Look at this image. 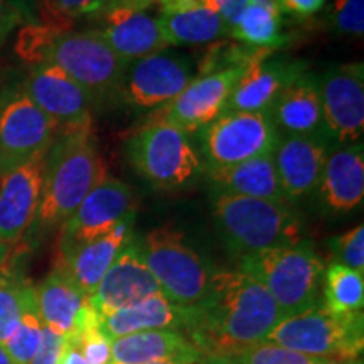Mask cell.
<instances>
[{"mask_svg":"<svg viewBox=\"0 0 364 364\" xmlns=\"http://www.w3.org/2000/svg\"><path fill=\"white\" fill-rule=\"evenodd\" d=\"M196 348L182 331L134 332L110 341L112 364H149Z\"/></svg>","mask_w":364,"mask_h":364,"instance_id":"4316f807","label":"cell"},{"mask_svg":"<svg viewBox=\"0 0 364 364\" xmlns=\"http://www.w3.org/2000/svg\"><path fill=\"white\" fill-rule=\"evenodd\" d=\"M46 154L0 177V245L4 247L19 243L33 226L43 193Z\"/></svg>","mask_w":364,"mask_h":364,"instance_id":"2e32d148","label":"cell"},{"mask_svg":"<svg viewBox=\"0 0 364 364\" xmlns=\"http://www.w3.org/2000/svg\"><path fill=\"white\" fill-rule=\"evenodd\" d=\"M157 294H162L161 287L145 265L139 241L134 236L105 273L90 297V304L100 317H105Z\"/></svg>","mask_w":364,"mask_h":364,"instance_id":"ac0fdd59","label":"cell"},{"mask_svg":"<svg viewBox=\"0 0 364 364\" xmlns=\"http://www.w3.org/2000/svg\"><path fill=\"white\" fill-rule=\"evenodd\" d=\"M327 0H279L282 11H287L294 16L309 17L324 7Z\"/></svg>","mask_w":364,"mask_h":364,"instance_id":"ab89813d","label":"cell"},{"mask_svg":"<svg viewBox=\"0 0 364 364\" xmlns=\"http://www.w3.org/2000/svg\"><path fill=\"white\" fill-rule=\"evenodd\" d=\"M332 252L336 263L364 273V226L359 225L348 233L336 236L332 240Z\"/></svg>","mask_w":364,"mask_h":364,"instance_id":"d590c367","label":"cell"},{"mask_svg":"<svg viewBox=\"0 0 364 364\" xmlns=\"http://www.w3.org/2000/svg\"><path fill=\"white\" fill-rule=\"evenodd\" d=\"M0 268H2V267H0Z\"/></svg>","mask_w":364,"mask_h":364,"instance_id":"c3c4849f","label":"cell"},{"mask_svg":"<svg viewBox=\"0 0 364 364\" xmlns=\"http://www.w3.org/2000/svg\"><path fill=\"white\" fill-rule=\"evenodd\" d=\"M268 115L280 135L317 136L332 142L322 113L317 76L309 73L300 76L282 91Z\"/></svg>","mask_w":364,"mask_h":364,"instance_id":"603a6c76","label":"cell"},{"mask_svg":"<svg viewBox=\"0 0 364 364\" xmlns=\"http://www.w3.org/2000/svg\"><path fill=\"white\" fill-rule=\"evenodd\" d=\"M130 215H134V191L124 181L107 174L61 226L58 253L108 233Z\"/></svg>","mask_w":364,"mask_h":364,"instance_id":"4fadbf2b","label":"cell"},{"mask_svg":"<svg viewBox=\"0 0 364 364\" xmlns=\"http://www.w3.org/2000/svg\"><path fill=\"white\" fill-rule=\"evenodd\" d=\"M282 9L279 0L252 2L241 7L228 22V38L258 49H273L284 46L287 38L282 33Z\"/></svg>","mask_w":364,"mask_h":364,"instance_id":"83f0119b","label":"cell"},{"mask_svg":"<svg viewBox=\"0 0 364 364\" xmlns=\"http://www.w3.org/2000/svg\"><path fill=\"white\" fill-rule=\"evenodd\" d=\"M159 24L169 46L206 44L228 38V26L220 14L208 7L161 12Z\"/></svg>","mask_w":364,"mask_h":364,"instance_id":"f1b7e54d","label":"cell"},{"mask_svg":"<svg viewBox=\"0 0 364 364\" xmlns=\"http://www.w3.org/2000/svg\"><path fill=\"white\" fill-rule=\"evenodd\" d=\"M240 270L265 287L284 318L317 306L326 267L311 245L302 241L243 257Z\"/></svg>","mask_w":364,"mask_h":364,"instance_id":"5b68a950","label":"cell"},{"mask_svg":"<svg viewBox=\"0 0 364 364\" xmlns=\"http://www.w3.org/2000/svg\"><path fill=\"white\" fill-rule=\"evenodd\" d=\"M107 4L108 0H39L38 22L59 31H71L78 17L102 12Z\"/></svg>","mask_w":364,"mask_h":364,"instance_id":"1f68e13d","label":"cell"},{"mask_svg":"<svg viewBox=\"0 0 364 364\" xmlns=\"http://www.w3.org/2000/svg\"><path fill=\"white\" fill-rule=\"evenodd\" d=\"M9 2L22 14L26 24H34V22H38L39 0H9Z\"/></svg>","mask_w":364,"mask_h":364,"instance_id":"b9f144b4","label":"cell"},{"mask_svg":"<svg viewBox=\"0 0 364 364\" xmlns=\"http://www.w3.org/2000/svg\"><path fill=\"white\" fill-rule=\"evenodd\" d=\"M105 176L91 127L58 134L46 154L43 193L31 228L41 235L61 228Z\"/></svg>","mask_w":364,"mask_h":364,"instance_id":"3957f363","label":"cell"},{"mask_svg":"<svg viewBox=\"0 0 364 364\" xmlns=\"http://www.w3.org/2000/svg\"><path fill=\"white\" fill-rule=\"evenodd\" d=\"M58 129L21 88L0 95V177L48 152Z\"/></svg>","mask_w":364,"mask_h":364,"instance_id":"30bf717a","label":"cell"},{"mask_svg":"<svg viewBox=\"0 0 364 364\" xmlns=\"http://www.w3.org/2000/svg\"><path fill=\"white\" fill-rule=\"evenodd\" d=\"M44 322L41 318L38 309V299H36V287L27 284L24 292V302H22L21 321L11 338L4 344L9 356L12 358L14 364H29L31 359L38 353L41 341H43Z\"/></svg>","mask_w":364,"mask_h":364,"instance_id":"4dcf8cb0","label":"cell"},{"mask_svg":"<svg viewBox=\"0 0 364 364\" xmlns=\"http://www.w3.org/2000/svg\"><path fill=\"white\" fill-rule=\"evenodd\" d=\"M58 364H88L78 344L73 339H65V346H63L61 356H59Z\"/></svg>","mask_w":364,"mask_h":364,"instance_id":"60d3db41","label":"cell"},{"mask_svg":"<svg viewBox=\"0 0 364 364\" xmlns=\"http://www.w3.org/2000/svg\"><path fill=\"white\" fill-rule=\"evenodd\" d=\"M26 24L22 14L9 0H0V44L6 41L16 27Z\"/></svg>","mask_w":364,"mask_h":364,"instance_id":"74e56055","label":"cell"},{"mask_svg":"<svg viewBox=\"0 0 364 364\" xmlns=\"http://www.w3.org/2000/svg\"><path fill=\"white\" fill-rule=\"evenodd\" d=\"M317 78L331 140L341 145L359 142L364 134V65L348 63Z\"/></svg>","mask_w":364,"mask_h":364,"instance_id":"5bb4252c","label":"cell"},{"mask_svg":"<svg viewBox=\"0 0 364 364\" xmlns=\"http://www.w3.org/2000/svg\"><path fill=\"white\" fill-rule=\"evenodd\" d=\"M198 364H236V363L231 358L213 356V354H204V356L198 361Z\"/></svg>","mask_w":364,"mask_h":364,"instance_id":"f6af8a7d","label":"cell"},{"mask_svg":"<svg viewBox=\"0 0 364 364\" xmlns=\"http://www.w3.org/2000/svg\"><path fill=\"white\" fill-rule=\"evenodd\" d=\"M245 68L196 76L177 97L164 107L159 118L186 134L203 130L225 112L228 98Z\"/></svg>","mask_w":364,"mask_h":364,"instance_id":"9a60e30c","label":"cell"},{"mask_svg":"<svg viewBox=\"0 0 364 364\" xmlns=\"http://www.w3.org/2000/svg\"><path fill=\"white\" fill-rule=\"evenodd\" d=\"M203 171L206 172L215 194H231L289 203L284 189H282L272 154L235 164V166L213 167V169Z\"/></svg>","mask_w":364,"mask_h":364,"instance_id":"cb8c5ba5","label":"cell"},{"mask_svg":"<svg viewBox=\"0 0 364 364\" xmlns=\"http://www.w3.org/2000/svg\"><path fill=\"white\" fill-rule=\"evenodd\" d=\"M6 250H7V247H4V245H0V267H2L4 258H6Z\"/></svg>","mask_w":364,"mask_h":364,"instance_id":"7dc6e473","label":"cell"},{"mask_svg":"<svg viewBox=\"0 0 364 364\" xmlns=\"http://www.w3.org/2000/svg\"><path fill=\"white\" fill-rule=\"evenodd\" d=\"M118 58L129 63L171 48L157 17L145 11L108 7L103 11V27L97 29Z\"/></svg>","mask_w":364,"mask_h":364,"instance_id":"44dd1931","label":"cell"},{"mask_svg":"<svg viewBox=\"0 0 364 364\" xmlns=\"http://www.w3.org/2000/svg\"><path fill=\"white\" fill-rule=\"evenodd\" d=\"M161 0H108L107 7H127L134 9V11H145L150 6H156ZM103 9V11H105Z\"/></svg>","mask_w":364,"mask_h":364,"instance_id":"ee69618b","label":"cell"},{"mask_svg":"<svg viewBox=\"0 0 364 364\" xmlns=\"http://www.w3.org/2000/svg\"><path fill=\"white\" fill-rule=\"evenodd\" d=\"M252 2H272V0H204V6L220 14L228 26V22L233 19V16L241 7Z\"/></svg>","mask_w":364,"mask_h":364,"instance_id":"f35d334b","label":"cell"},{"mask_svg":"<svg viewBox=\"0 0 364 364\" xmlns=\"http://www.w3.org/2000/svg\"><path fill=\"white\" fill-rule=\"evenodd\" d=\"M329 21L336 33L361 38L364 34V0H332Z\"/></svg>","mask_w":364,"mask_h":364,"instance_id":"e575fe53","label":"cell"},{"mask_svg":"<svg viewBox=\"0 0 364 364\" xmlns=\"http://www.w3.org/2000/svg\"><path fill=\"white\" fill-rule=\"evenodd\" d=\"M307 73V65L300 59L270 56L257 59L245 68L236 81L225 112H270L282 91Z\"/></svg>","mask_w":364,"mask_h":364,"instance_id":"e0dca14e","label":"cell"},{"mask_svg":"<svg viewBox=\"0 0 364 364\" xmlns=\"http://www.w3.org/2000/svg\"><path fill=\"white\" fill-rule=\"evenodd\" d=\"M324 309L336 314L363 312L364 273L341 263H332L324 270Z\"/></svg>","mask_w":364,"mask_h":364,"instance_id":"f546056e","label":"cell"},{"mask_svg":"<svg viewBox=\"0 0 364 364\" xmlns=\"http://www.w3.org/2000/svg\"><path fill=\"white\" fill-rule=\"evenodd\" d=\"M236 364H322L324 359L312 358L307 354L295 353L292 349L282 348L268 341L258 343L245 349L238 356L231 358Z\"/></svg>","mask_w":364,"mask_h":364,"instance_id":"836d02e7","label":"cell"},{"mask_svg":"<svg viewBox=\"0 0 364 364\" xmlns=\"http://www.w3.org/2000/svg\"><path fill=\"white\" fill-rule=\"evenodd\" d=\"M0 364H14L12 358L9 356V353L6 351V348H4L2 344H0Z\"/></svg>","mask_w":364,"mask_h":364,"instance_id":"bcb514c9","label":"cell"},{"mask_svg":"<svg viewBox=\"0 0 364 364\" xmlns=\"http://www.w3.org/2000/svg\"><path fill=\"white\" fill-rule=\"evenodd\" d=\"M282 312L260 282L241 270L215 272L201 304L189 309L186 336L203 354L235 358L263 343Z\"/></svg>","mask_w":364,"mask_h":364,"instance_id":"6da1fadb","label":"cell"},{"mask_svg":"<svg viewBox=\"0 0 364 364\" xmlns=\"http://www.w3.org/2000/svg\"><path fill=\"white\" fill-rule=\"evenodd\" d=\"M63 346H65V338L44 326L43 341H41L38 353L31 359L29 364H58Z\"/></svg>","mask_w":364,"mask_h":364,"instance_id":"8d00e7d4","label":"cell"},{"mask_svg":"<svg viewBox=\"0 0 364 364\" xmlns=\"http://www.w3.org/2000/svg\"><path fill=\"white\" fill-rule=\"evenodd\" d=\"M16 53L26 63H49L66 73L97 100L115 95L127 63L112 51L98 31H59L41 22L24 24Z\"/></svg>","mask_w":364,"mask_h":364,"instance_id":"7a4b0ae2","label":"cell"},{"mask_svg":"<svg viewBox=\"0 0 364 364\" xmlns=\"http://www.w3.org/2000/svg\"><path fill=\"white\" fill-rule=\"evenodd\" d=\"M332 150L334 144L317 136L280 135L272 156L289 203L317 189L324 164Z\"/></svg>","mask_w":364,"mask_h":364,"instance_id":"d6986e66","label":"cell"},{"mask_svg":"<svg viewBox=\"0 0 364 364\" xmlns=\"http://www.w3.org/2000/svg\"><path fill=\"white\" fill-rule=\"evenodd\" d=\"M136 241L145 265L157 280L164 297L186 309L203 302L215 272L181 231L161 226Z\"/></svg>","mask_w":364,"mask_h":364,"instance_id":"ba28073f","label":"cell"},{"mask_svg":"<svg viewBox=\"0 0 364 364\" xmlns=\"http://www.w3.org/2000/svg\"><path fill=\"white\" fill-rule=\"evenodd\" d=\"M19 88L51 118L58 134L91 127L97 100L58 66L34 65Z\"/></svg>","mask_w":364,"mask_h":364,"instance_id":"7c38bea8","label":"cell"},{"mask_svg":"<svg viewBox=\"0 0 364 364\" xmlns=\"http://www.w3.org/2000/svg\"><path fill=\"white\" fill-rule=\"evenodd\" d=\"M125 156L136 174L157 189L186 188L204 169L189 135L161 118L127 140Z\"/></svg>","mask_w":364,"mask_h":364,"instance_id":"52a82bcc","label":"cell"},{"mask_svg":"<svg viewBox=\"0 0 364 364\" xmlns=\"http://www.w3.org/2000/svg\"><path fill=\"white\" fill-rule=\"evenodd\" d=\"M203 356L204 354L199 351L198 348H193V349H189V351L179 353V354H176V356L161 359V361H154L149 364H198V361Z\"/></svg>","mask_w":364,"mask_h":364,"instance_id":"7bdbcfd3","label":"cell"},{"mask_svg":"<svg viewBox=\"0 0 364 364\" xmlns=\"http://www.w3.org/2000/svg\"><path fill=\"white\" fill-rule=\"evenodd\" d=\"M196 78L189 58L161 51L129 63L117 93L135 110L166 107Z\"/></svg>","mask_w":364,"mask_h":364,"instance_id":"8fae6325","label":"cell"},{"mask_svg":"<svg viewBox=\"0 0 364 364\" xmlns=\"http://www.w3.org/2000/svg\"><path fill=\"white\" fill-rule=\"evenodd\" d=\"M213 215L226 247L240 258L304 241V223L289 203L215 194Z\"/></svg>","mask_w":364,"mask_h":364,"instance_id":"277c9868","label":"cell"},{"mask_svg":"<svg viewBox=\"0 0 364 364\" xmlns=\"http://www.w3.org/2000/svg\"><path fill=\"white\" fill-rule=\"evenodd\" d=\"M36 299L44 326L65 339L76 334L90 307V297L56 267L36 287Z\"/></svg>","mask_w":364,"mask_h":364,"instance_id":"484cf974","label":"cell"},{"mask_svg":"<svg viewBox=\"0 0 364 364\" xmlns=\"http://www.w3.org/2000/svg\"><path fill=\"white\" fill-rule=\"evenodd\" d=\"M132 238H134V215L127 216L108 233L86 241L70 252L58 253L56 268L65 273L86 297H91L105 273Z\"/></svg>","mask_w":364,"mask_h":364,"instance_id":"ffe728a7","label":"cell"},{"mask_svg":"<svg viewBox=\"0 0 364 364\" xmlns=\"http://www.w3.org/2000/svg\"><path fill=\"white\" fill-rule=\"evenodd\" d=\"M26 282L0 268V344H6L21 321Z\"/></svg>","mask_w":364,"mask_h":364,"instance_id":"d6a6232c","label":"cell"},{"mask_svg":"<svg viewBox=\"0 0 364 364\" xmlns=\"http://www.w3.org/2000/svg\"><path fill=\"white\" fill-rule=\"evenodd\" d=\"M318 201L331 215H348L364 199V145L334 149L327 157L317 184Z\"/></svg>","mask_w":364,"mask_h":364,"instance_id":"7402d4cb","label":"cell"},{"mask_svg":"<svg viewBox=\"0 0 364 364\" xmlns=\"http://www.w3.org/2000/svg\"><path fill=\"white\" fill-rule=\"evenodd\" d=\"M265 341L312 358L356 363L364 348L363 312L336 314L316 306L280 318Z\"/></svg>","mask_w":364,"mask_h":364,"instance_id":"8992f818","label":"cell"},{"mask_svg":"<svg viewBox=\"0 0 364 364\" xmlns=\"http://www.w3.org/2000/svg\"><path fill=\"white\" fill-rule=\"evenodd\" d=\"M189 322V309L177 306L162 294L152 295L134 306L124 307L108 316L100 317V327L108 339L144 331L186 329Z\"/></svg>","mask_w":364,"mask_h":364,"instance_id":"d4e9b609","label":"cell"},{"mask_svg":"<svg viewBox=\"0 0 364 364\" xmlns=\"http://www.w3.org/2000/svg\"><path fill=\"white\" fill-rule=\"evenodd\" d=\"M201 134L204 169L228 167L273 154L280 134L268 113L223 112Z\"/></svg>","mask_w":364,"mask_h":364,"instance_id":"9c48e42d","label":"cell"}]
</instances>
